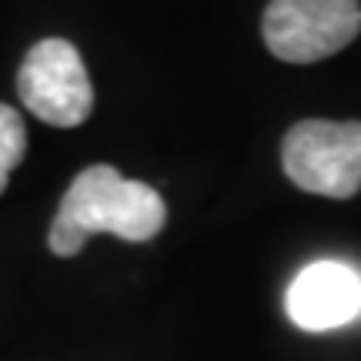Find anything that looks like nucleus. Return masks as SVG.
Returning <instances> with one entry per match:
<instances>
[{
    "instance_id": "obj_4",
    "label": "nucleus",
    "mask_w": 361,
    "mask_h": 361,
    "mask_svg": "<svg viewBox=\"0 0 361 361\" xmlns=\"http://www.w3.org/2000/svg\"><path fill=\"white\" fill-rule=\"evenodd\" d=\"M17 94L30 114L54 128H78L94 107L87 67L78 47L64 37H47L27 51L17 74Z\"/></svg>"
},
{
    "instance_id": "obj_3",
    "label": "nucleus",
    "mask_w": 361,
    "mask_h": 361,
    "mask_svg": "<svg viewBox=\"0 0 361 361\" xmlns=\"http://www.w3.org/2000/svg\"><path fill=\"white\" fill-rule=\"evenodd\" d=\"M361 30L358 0H271L261 34L288 64H314L345 51Z\"/></svg>"
},
{
    "instance_id": "obj_5",
    "label": "nucleus",
    "mask_w": 361,
    "mask_h": 361,
    "mask_svg": "<svg viewBox=\"0 0 361 361\" xmlns=\"http://www.w3.org/2000/svg\"><path fill=\"white\" fill-rule=\"evenodd\" d=\"M284 311L301 331H331L361 314V274L341 261H314L298 274Z\"/></svg>"
},
{
    "instance_id": "obj_6",
    "label": "nucleus",
    "mask_w": 361,
    "mask_h": 361,
    "mask_svg": "<svg viewBox=\"0 0 361 361\" xmlns=\"http://www.w3.org/2000/svg\"><path fill=\"white\" fill-rule=\"evenodd\" d=\"M27 154V128L24 117L17 114L13 107L0 104V194L7 191L11 171L24 161Z\"/></svg>"
},
{
    "instance_id": "obj_1",
    "label": "nucleus",
    "mask_w": 361,
    "mask_h": 361,
    "mask_svg": "<svg viewBox=\"0 0 361 361\" xmlns=\"http://www.w3.org/2000/svg\"><path fill=\"white\" fill-rule=\"evenodd\" d=\"M168 221L164 197L144 180L121 178L111 164H94L71 180L51 224V251L74 258L90 234H117L124 241H151Z\"/></svg>"
},
{
    "instance_id": "obj_2",
    "label": "nucleus",
    "mask_w": 361,
    "mask_h": 361,
    "mask_svg": "<svg viewBox=\"0 0 361 361\" xmlns=\"http://www.w3.org/2000/svg\"><path fill=\"white\" fill-rule=\"evenodd\" d=\"M284 174L301 191L355 197L361 191V121H301L281 147Z\"/></svg>"
}]
</instances>
